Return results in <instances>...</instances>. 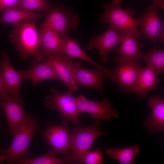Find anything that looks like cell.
I'll return each instance as SVG.
<instances>
[{
	"label": "cell",
	"instance_id": "6",
	"mask_svg": "<svg viewBox=\"0 0 164 164\" xmlns=\"http://www.w3.org/2000/svg\"><path fill=\"white\" fill-rule=\"evenodd\" d=\"M123 0H113L104 3V11L100 16L99 20L103 24H110L119 31L125 29H138L140 25L138 19L133 17L136 13L130 8L124 9L121 4Z\"/></svg>",
	"mask_w": 164,
	"mask_h": 164
},
{
	"label": "cell",
	"instance_id": "28",
	"mask_svg": "<svg viewBox=\"0 0 164 164\" xmlns=\"http://www.w3.org/2000/svg\"><path fill=\"white\" fill-rule=\"evenodd\" d=\"M21 0H0V12L13 6H16Z\"/></svg>",
	"mask_w": 164,
	"mask_h": 164
},
{
	"label": "cell",
	"instance_id": "1",
	"mask_svg": "<svg viewBox=\"0 0 164 164\" xmlns=\"http://www.w3.org/2000/svg\"><path fill=\"white\" fill-rule=\"evenodd\" d=\"M40 129L37 116L30 114L13 135V139L9 147L7 149H0V163L5 162L11 164L21 158H30L31 142Z\"/></svg>",
	"mask_w": 164,
	"mask_h": 164
},
{
	"label": "cell",
	"instance_id": "23",
	"mask_svg": "<svg viewBox=\"0 0 164 164\" xmlns=\"http://www.w3.org/2000/svg\"><path fill=\"white\" fill-rule=\"evenodd\" d=\"M105 149L107 154L121 164L134 163L140 151L139 145L136 144L125 148H110L106 147Z\"/></svg>",
	"mask_w": 164,
	"mask_h": 164
},
{
	"label": "cell",
	"instance_id": "25",
	"mask_svg": "<svg viewBox=\"0 0 164 164\" xmlns=\"http://www.w3.org/2000/svg\"><path fill=\"white\" fill-rule=\"evenodd\" d=\"M16 164H68L66 157L56 158L50 151L47 153L36 158L24 157L15 163Z\"/></svg>",
	"mask_w": 164,
	"mask_h": 164
},
{
	"label": "cell",
	"instance_id": "24",
	"mask_svg": "<svg viewBox=\"0 0 164 164\" xmlns=\"http://www.w3.org/2000/svg\"><path fill=\"white\" fill-rule=\"evenodd\" d=\"M142 59L145 60L157 76H160L164 71V50L155 47L142 55Z\"/></svg>",
	"mask_w": 164,
	"mask_h": 164
},
{
	"label": "cell",
	"instance_id": "26",
	"mask_svg": "<svg viewBox=\"0 0 164 164\" xmlns=\"http://www.w3.org/2000/svg\"><path fill=\"white\" fill-rule=\"evenodd\" d=\"M50 5L46 0H21L16 7L21 9H27L32 12H44Z\"/></svg>",
	"mask_w": 164,
	"mask_h": 164
},
{
	"label": "cell",
	"instance_id": "20",
	"mask_svg": "<svg viewBox=\"0 0 164 164\" xmlns=\"http://www.w3.org/2000/svg\"><path fill=\"white\" fill-rule=\"evenodd\" d=\"M157 76L155 71L148 65L145 68H143L133 91L139 98H146L149 91L158 88L161 80Z\"/></svg>",
	"mask_w": 164,
	"mask_h": 164
},
{
	"label": "cell",
	"instance_id": "2",
	"mask_svg": "<svg viewBox=\"0 0 164 164\" xmlns=\"http://www.w3.org/2000/svg\"><path fill=\"white\" fill-rule=\"evenodd\" d=\"M35 20H25L13 24L14 28L9 36L10 42L15 45L22 60L31 57L41 62L44 58L42 54L41 39Z\"/></svg>",
	"mask_w": 164,
	"mask_h": 164
},
{
	"label": "cell",
	"instance_id": "9",
	"mask_svg": "<svg viewBox=\"0 0 164 164\" xmlns=\"http://www.w3.org/2000/svg\"><path fill=\"white\" fill-rule=\"evenodd\" d=\"M0 107L7 118L9 134L13 135L29 114L25 108V101L9 94L0 97Z\"/></svg>",
	"mask_w": 164,
	"mask_h": 164
},
{
	"label": "cell",
	"instance_id": "18",
	"mask_svg": "<svg viewBox=\"0 0 164 164\" xmlns=\"http://www.w3.org/2000/svg\"><path fill=\"white\" fill-rule=\"evenodd\" d=\"M59 53L65 55L70 59H79L92 64L97 69H101L109 76L111 69L104 67L90 58L80 46L78 41L75 38H70L67 35L60 38Z\"/></svg>",
	"mask_w": 164,
	"mask_h": 164
},
{
	"label": "cell",
	"instance_id": "11",
	"mask_svg": "<svg viewBox=\"0 0 164 164\" xmlns=\"http://www.w3.org/2000/svg\"><path fill=\"white\" fill-rule=\"evenodd\" d=\"M77 105L80 114H90L94 119L109 121L111 117L119 118L118 112L112 107L111 101L105 98L101 101H97L86 98L80 95L76 97Z\"/></svg>",
	"mask_w": 164,
	"mask_h": 164
},
{
	"label": "cell",
	"instance_id": "3",
	"mask_svg": "<svg viewBox=\"0 0 164 164\" xmlns=\"http://www.w3.org/2000/svg\"><path fill=\"white\" fill-rule=\"evenodd\" d=\"M101 127V123L99 120H97L88 126H78L69 128L72 136V154L66 157L68 164H80L82 155L90 150L95 140L100 136L108 134L102 130Z\"/></svg>",
	"mask_w": 164,
	"mask_h": 164
},
{
	"label": "cell",
	"instance_id": "17",
	"mask_svg": "<svg viewBox=\"0 0 164 164\" xmlns=\"http://www.w3.org/2000/svg\"><path fill=\"white\" fill-rule=\"evenodd\" d=\"M2 59L0 68L6 87L10 94L15 98L19 97L22 83L24 80L19 72L11 64L7 54L1 51Z\"/></svg>",
	"mask_w": 164,
	"mask_h": 164
},
{
	"label": "cell",
	"instance_id": "29",
	"mask_svg": "<svg viewBox=\"0 0 164 164\" xmlns=\"http://www.w3.org/2000/svg\"><path fill=\"white\" fill-rule=\"evenodd\" d=\"M9 94H10L6 87L0 69V97Z\"/></svg>",
	"mask_w": 164,
	"mask_h": 164
},
{
	"label": "cell",
	"instance_id": "13",
	"mask_svg": "<svg viewBox=\"0 0 164 164\" xmlns=\"http://www.w3.org/2000/svg\"><path fill=\"white\" fill-rule=\"evenodd\" d=\"M122 39L118 48H114L115 53L123 58L138 63L142 59L140 49L143 44L139 41L141 39L138 30L125 29L120 31Z\"/></svg>",
	"mask_w": 164,
	"mask_h": 164
},
{
	"label": "cell",
	"instance_id": "5",
	"mask_svg": "<svg viewBox=\"0 0 164 164\" xmlns=\"http://www.w3.org/2000/svg\"><path fill=\"white\" fill-rule=\"evenodd\" d=\"M43 13L45 19L43 23L53 29L60 37L77 29L80 23L78 15L70 7L50 5Z\"/></svg>",
	"mask_w": 164,
	"mask_h": 164
},
{
	"label": "cell",
	"instance_id": "12",
	"mask_svg": "<svg viewBox=\"0 0 164 164\" xmlns=\"http://www.w3.org/2000/svg\"><path fill=\"white\" fill-rule=\"evenodd\" d=\"M47 56L51 61L60 81L63 82L72 92L77 91L75 72L80 64L68 56L60 53L49 54Z\"/></svg>",
	"mask_w": 164,
	"mask_h": 164
},
{
	"label": "cell",
	"instance_id": "4",
	"mask_svg": "<svg viewBox=\"0 0 164 164\" xmlns=\"http://www.w3.org/2000/svg\"><path fill=\"white\" fill-rule=\"evenodd\" d=\"M51 94L45 97V107L55 110L60 115L63 122H71L76 126L80 124V114L77 105L76 97L69 90L64 93L60 92L53 87L50 89Z\"/></svg>",
	"mask_w": 164,
	"mask_h": 164
},
{
	"label": "cell",
	"instance_id": "15",
	"mask_svg": "<svg viewBox=\"0 0 164 164\" xmlns=\"http://www.w3.org/2000/svg\"><path fill=\"white\" fill-rule=\"evenodd\" d=\"M24 80H31L34 88L40 82L44 80H54L60 81L51 61L47 56L42 61H32L29 68L19 71Z\"/></svg>",
	"mask_w": 164,
	"mask_h": 164
},
{
	"label": "cell",
	"instance_id": "19",
	"mask_svg": "<svg viewBox=\"0 0 164 164\" xmlns=\"http://www.w3.org/2000/svg\"><path fill=\"white\" fill-rule=\"evenodd\" d=\"M148 107L151 109L149 118L144 122V125L150 133L164 130V100L159 94L150 95Z\"/></svg>",
	"mask_w": 164,
	"mask_h": 164
},
{
	"label": "cell",
	"instance_id": "7",
	"mask_svg": "<svg viewBox=\"0 0 164 164\" xmlns=\"http://www.w3.org/2000/svg\"><path fill=\"white\" fill-rule=\"evenodd\" d=\"M41 133L43 139L51 148L50 151L56 157L70 155L72 136L68 123L57 125L49 121L45 130Z\"/></svg>",
	"mask_w": 164,
	"mask_h": 164
},
{
	"label": "cell",
	"instance_id": "16",
	"mask_svg": "<svg viewBox=\"0 0 164 164\" xmlns=\"http://www.w3.org/2000/svg\"><path fill=\"white\" fill-rule=\"evenodd\" d=\"M75 76L76 84L78 88H92L98 91L102 95H104V83L109 77L104 71L99 69L93 70L79 66L76 70Z\"/></svg>",
	"mask_w": 164,
	"mask_h": 164
},
{
	"label": "cell",
	"instance_id": "30",
	"mask_svg": "<svg viewBox=\"0 0 164 164\" xmlns=\"http://www.w3.org/2000/svg\"><path fill=\"white\" fill-rule=\"evenodd\" d=\"M164 43V30L162 31L158 37L156 43V46L162 45Z\"/></svg>",
	"mask_w": 164,
	"mask_h": 164
},
{
	"label": "cell",
	"instance_id": "21",
	"mask_svg": "<svg viewBox=\"0 0 164 164\" xmlns=\"http://www.w3.org/2000/svg\"><path fill=\"white\" fill-rule=\"evenodd\" d=\"M41 40L42 54L44 58L48 54L59 53L60 37L49 26L42 23L39 28Z\"/></svg>",
	"mask_w": 164,
	"mask_h": 164
},
{
	"label": "cell",
	"instance_id": "10",
	"mask_svg": "<svg viewBox=\"0 0 164 164\" xmlns=\"http://www.w3.org/2000/svg\"><path fill=\"white\" fill-rule=\"evenodd\" d=\"M141 39L151 41L156 46L157 38L164 30V24L160 18L158 7L152 4L138 17Z\"/></svg>",
	"mask_w": 164,
	"mask_h": 164
},
{
	"label": "cell",
	"instance_id": "27",
	"mask_svg": "<svg viewBox=\"0 0 164 164\" xmlns=\"http://www.w3.org/2000/svg\"><path fill=\"white\" fill-rule=\"evenodd\" d=\"M103 151L99 147L94 150L86 152L82 155L80 164H103Z\"/></svg>",
	"mask_w": 164,
	"mask_h": 164
},
{
	"label": "cell",
	"instance_id": "14",
	"mask_svg": "<svg viewBox=\"0 0 164 164\" xmlns=\"http://www.w3.org/2000/svg\"><path fill=\"white\" fill-rule=\"evenodd\" d=\"M118 30L110 25L108 29L103 34L91 37L87 49L92 50L94 48L96 49L99 54L101 62L107 64L108 57L111 50L121 42L122 38Z\"/></svg>",
	"mask_w": 164,
	"mask_h": 164
},
{
	"label": "cell",
	"instance_id": "8",
	"mask_svg": "<svg viewBox=\"0 0 164 164\" xmlns=\"http://www.w3.org/2000/svg\"><path fill=\"white\" fill-rule=\"evenodd\" d=\"M118 63L112 70V82L128 93L133 91L143 68L138 64L118 55L114 59Z\"/></svg>",
	"mask_w": 164,
	"mask_h": 164
},
{
	"label": "cell",
	"instance_id": "31",
	"mask_svg": "<svg viewBox=\"0 0 164 164\" xmlns=\"http://www.w3.org/2000/svg\"><path fill=\"white\" fill-rule=\"evenodd\" d=\"M154 4L158 8H161L162 10L164 9V0H153Z\"/></svg>",
	"mask_w": 164,
	"mask_h": 164
},
{
	"label": "cell",
	"instance_id": "22",
	"mask_svg": "<svg viewBox=\"0 0 164 164\" xmlns=\"http://www.w3.org/2000/svg\"><path fill=\"white\" fill-rule=\"evenodd\" d=\"M0 19V23H9L13 24L26 19H36L44 17V13L36 14L28 10L21 9L16 6L9 8L4 11Z\"/></svg>",
	"mask_w": 164,
	"mask_h": 164
}]
</instances>
